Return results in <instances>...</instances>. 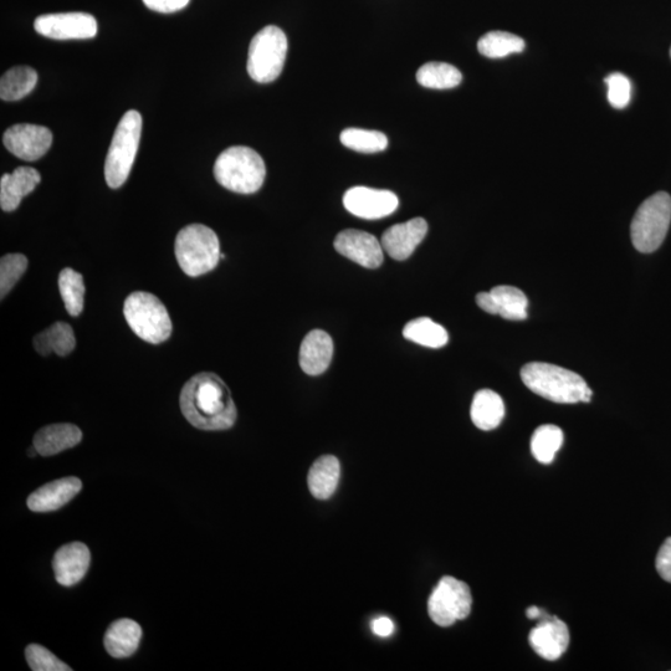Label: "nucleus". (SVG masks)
Returning a JSON list of instances; mask_svg holds the SVG:
<instances>
[{
    "instance_id": "58836bf2",
    "label": "nucleus",
    "mask_w": 671,
    "mask_h": 671,
    "mask_svg": "<svg viewBox=\"0 0 671 671\" xmlns=\"http://www.w3.org/2000/svg\"><path fill=\"white\" fill-rule=\"evenodd\" d=\"M476 304L479 305L481 310L488 312V314L498 315V310H496L495 301L490 293H480L476 295Z\"/></svg>"
},
{
    "instance_id": "9d476101",
    "label": "nucleus",
    "mask_w": 671,
    "mask_h": 671,
    "mask_svg": "<svg viewBox=\"0 0 671 671\" xmlns=\"http://www.w3.org/2000/svg\"><path fill=\"white\" fill-rule=\"evenodd\" d=\"M34 29L49 39L84 40L96 37L97 22L87 13L44 14L35 19Z\"/></svg>"
},
{
    "instance_id": "5701e85b",
    "label": "nucleus",
    "mask_w": 671,
    "mask_h": 671,
    "mask_svg": "<svg viewBox=\"0 0 671 671\" xmlns=\"http://www.w3.org/2000/svg\"><path fill=\"white\" fill-rule=\"evenodd\" d=\"M340 474V462L334 455H324L317 459L311 466L309 479H307L311 494L319 500L330 499L335 494Z\"/></svg>"
},
{
    "instance_id": "ddd939ff",
    "label": "nucleus",
    "mask_w": 671,
    "mask_h": 671,
    "mask_svg": "<svg viewBox=\"0 0 671 671\" xmlns=\"http://www.w3.org/2000/svg\"><path fill=\"white\" fill-rule=\"evenodd\" d=\"M335 249L345 258L367 269H377L383 263V247L370 233L361 230H343L335 239Z\"/></svg>"
},
{
    "instance_id": "2f4dec72",
    "label": "nucleus",
    "mask_w": 671,
    "mask_h": 671,
    "mask_svg": "<svg viewBox=\"0 0 671 671\" xmlns=\"http://www.w3.org/2000/svg\"><path fill=\"white\" fill-rule=\"evenodd\" d=\"M340 140L343 146L361 153H378L388 147V138L384 133L362 128H347L342 131Z\"/></svg>"
},
{
    "instance_id": "b1692460",
    "label": "nucleus",
    "mask_w": 671,
    "mask_h": 671,
    "mask_svg": "<svg viewBox=\"0 0 671 671\" xmlns=\"http://www.w3.org/2000/svg\"><path fill=\"white\" fill-rule=\"evenodd\" d=\"M76 338L73 329L65 322H56L48 330L35 336L34 347L40 355L49 356L55 352L60 357L68 356L74 351Z\"/></svg>"
},
{
    "instance_id": "0eeeda50",
    "label": "nucleus",
    "mask_w": 671,
    "mask_h": 671,
    "mask_svg": "<svg viewBox=\"0 0 671 671\" xmlns=\"http://www.w3.org/2000/svg\"><path fill=\"white\" fill-rule=\"evenodd\" d=\"M124 315L132 331L152 345L167 341L172 334L171 317L155 295L142 291L131 294L125 301Z\"/></svg>"
},
{
    "instance_id": "a19ab883",
    "label": "nucleus",
    "mask_w": 671,
    "mask_h": 671,
    "mask_svg": "<svg viewBox=\"0 0 671 671\" xmlns=\"http://www.w3.org/2000/svg\"><path fill=\"white\" fill-rule=\"evenodd\" d=\"M670 56H671V49H670Z\"/></svg>"
},
{
    "instance_id": "473e14b6",
    "label": "nucleus",
    "mask_w": 671,
    "mask_h": 671,
    "mask_svg": "<svg viewBox=\"0 0 671 671\" xmlns=\"http://www.w3.org/2000/svg\"><path fill=\"white\" fill-rule=\"evenodd\" d=\"M28 268L27 256L22 254L4 255L0 260V294L4 299Z\"/></svg>"
},
{
    "instance_id": "ea45409f",
    "label": "nucleus",
    "mask_w": 671,
    "mask_h": 671,
    "mask_svg": "<svg viewBox=\"0 0 671 671\" xmlns=\"http://www.w3.org/2000/svg\"><path fill=\"white\" fill-rule=\"evenodd\" d=\"M526 616L529 619H532V621H544V619L550 618V614H548L544 609H541L536 606H532L530 608H527L526 611Z\"/></svg>"
},
{
    "instance_id": "c85d7f7f",
    "label": "nucleus",
    "mask_w": 671,
    "mask_h": 671,
    "mask_svg": "<svg viewBox=\"0 0 671 671\" xmlns=\"http://www.w3.org/2000/svg\"><path fill=\"white\" fill-rule=\"evenodd\" d=\"M462 80V73L455 66L445 63L424 64L417 73L418 83L427 89H454Z\"/></svg>"
},
{
    "instance_id": "393cba45",
    "label": "nucleus",
    "mask_w": 671,
    "mask_h": 671,
    "mask_svg": "<svg viewBox=\"0 0 671 671\" xmlns=\"http://www.w3.org/2000/svg\"><path fill=\"white\" fill-rule=\"evenodd\" d=\"M38 74L29 66H15L0 80V97L3 101L13 102L24 99L35 89Z\"/></svg>"
},
{
    "instance_id": "bb28decb",
    "label": "nucleus",
    "mask_w": 671,
    "mask_h": 671,
    "mask_svg": "<svg viewBox=\"0 0 671 671\" xmlns=\"http://www.w3.org/2000/svg\"><path fill=\"white\" fill-rule=\"evenodd\" d=\"M403 336L409 341L429 348H442L449 341L447 330L437 322L430 320L429 317H419V319L408 322L404 326Z\"/></svg>"
},
{
    "instance_id": "e433bc0d",
    "label": "nucleus",
    "mask_w": 671,
    "mask_h": 671,
    "mask_svg": "<svg viewBox=\"0 0 671 671\" xmlns=\"http://www.w3.org/2000/svg\"><path fill=\"white\" fill-rule=\"evenodd\" d=\"M189 2L191 0H143L148 9L162 14L179 12L186 8Z\"/></svg>"
},
{
    "instance_id": "2eb2a0df",
    "label": "nucleus",
    "mask_w": 671,
    "mask_h": 671,
    "mask_svg": "<svg viewBox=\"0 0 671 671\" xmlns=\"http://www.w3.org/2000/svg\"><path fill=\"white\" fill-rule=\"evenodd\" d=\"M529 643L541 658L555 662L567 652L570 644L567 624L555 616L544 619L531 630Z\"/></svg>"
},
{
    "instance_id": "72a5a7b5",
    "label": "nucleus",
    "mask_w": 671,
    "mask_h": 671,
    "mask_svg": "<svg viewBox=\"0 0 671 671\" xmlns=\"http://www.w3.org/2000/svg\"><path fill=\"white\" fill-rule=\"evenodd\" d=\"M30 668L34 671H70L71 668L38 644H30L25 650Z\"/></svg>"
},
{
    "instance_id": "9b49d317",
    "label": "nucleus",
    "mask_w": 671,
    "mask_h": 671,
    "mask_svg": "<svg viewBox=\"0 0 671 671\" xmlns=\"http://www.w3.org/2000/svg\"><path fill=\"white\" fill-rule=\"evenodd\" d=\"M3 142L14 156L33 162L40 160L50 150L53 133L44 126L18 124L5 131Z\"/></svg>"
},
{
    "instance_id": "f8f14e48",
    "label": "nucleus",
    "mask_w": 671,
    "mask_h": 671,
    "mask_svg": "<svg viewBox=\"0 0 671 671\" xmlns=\"http://www.w3.org/2000/svg\"><path fill=\"white\" fill-rule=\"evenodd\" d=\"M345 208L358 218L375 220L396 212L399 201L396 194L383 189L353 187L343 196Z\"/></svg>"
},
{
    "instance_id": "f03ea898",
    "label": "nucleus",
    "mask_w": 671,
    "mask_h": 671,
    "mask_svg": "<svg viewBox=\"0 0 671 671\" xmlns=\"http://www.w3.org/2000/svg\"><path fill=\"white\" fill-rule=\"evenodd\" d=\"M521 379L537 396L555 403H589L593 396L592 389L580 375L550 363H527L522 367Z\"/></svg>"
},
{
    "instance_id": "f704fd0d",
    "label": "nucleus",
    "mask_w": 671,
    "mask_h": 671,
    "mask_svg": "<svg viewBox=\"0 0 671 671\" xmlns=\"http://www.w3.org/2000/svg\"><path fill=\"white\" fill-rule=\"evenodd\" d=\"M608 86V101L614 109L623 110L629 105L632 97V84L626 75L614 73L604 79Z\"/></svg>"
},
{
    "instance_id": "7c9ffc66",
    "label": "nucleus",
    "mask_w": 671,
    "mask_h": 671,
    "mask_svg": "<svg viewBox=\"0 0 671 671\" xmlns=\"http://www.w3.org/2000/svg\"><path fill=\"white\" fill-rule=\"evenodd\" d=\"M59 290L61 297L71 316H79L84 310L85 284L78 271L66 268L59 276Z\"/></svg>"
},
{
    "instance_id": "7ed1b4c3",
    "label": "nucleus",
    "mask_w": 671,
    "mask_h": 671,
    "mask_svg": "<svg viewBox=\"0 0 671 671\" xmlns=\"http://www.w3.org/2000/svg\"><path fill=\"white\" fill-rule=\"evenodd\" d=\"M214 177L220 186L239 194H253L263 187L266 167L253 148L234 146L220 153L214 165Z\"/></svg>"
},
{
    "instance_id": "20e7f679",
    "label": "nucleus",
    "mask_w": 671,
    "mask_h": 671,
    "mask_svg": "<svg viewBox=\"0 0 671 671\" xmlns=\"http://www.w3.org/2000/svg\"><path fill=\"white\" fill-rule=\"evenodd\" d=\"M142 133V116L131 110L122 116L105 161V178L112 189L124 186L136 160Z\"/></svg>"
},
{
    "instance_id": "aec40b11",
    "label": "nucleus",
    "mask_w": 671,
    "mask_h": 671,
    "mask_svg": "<svg viewBox=\"0 0 671 671\" xmlns=\"http://www.w3.org/2000/svg\"><path fill=\"white\" fill-rule=\"evenodd\" d=\"M83 439V433L74 424H53L40 429L34 437V448L43 457L59 454L76 447Z\"/></svg>"
},
{
    "instance_id": "f3484780",
    "label": "nucleus",
    "mask_w": 671,
    "mask_h": 671,
    "mask_svg": "<svg viewBox=\"0 0 671 671\" xmlns=\"http://www.w3.org/2000/svg\"><path fill=\"white\" fill-rule=\"evenodd\" d=\"M334 356V341L327 332L311 331L300 347L301 370L309 376H319L330 367Z\"/></svg>"
},
{
    "instance_id": "dca6fc26",
    "label": "nucleus",
    "mask_w": 671,
    "mask_h": 671,
    "mask_svg": "<svg viewBox=\"0 0 671 671\" xmlns=\"http://www.w3.org/2000/svg\"><path fill=\"white\" fill-rule=\"evenodd\" d=\"M90 557L89 548L80 542L61 547L53 561L56 581L65 587L79 583L89 570Z\"/></svg>"
},
{
    "instance_id": "a211bd4d",
    "label": "nucleus",
    "mask_w": 671,
    "mask_h": 671,
    "mask_svg": "<svg viewBox=\"0 0 671 671\" xmlns=\"http://www.w3.org/2000/svg\"><path fill=\"white\" fill-rule=\"evenodd\" d=\"M83 488V483L78 478L70 476L46 484L34 491L28 499V507L35 512H50L60 509L73 500Z\"/></svg>"
},
{
    "instance_id": "f257e3e1",
    "label": "nucleus",
    "mask_w": 671,
    "mask_h": 671,
    "mask_svg": "<svg viewBox=\"0 0 671 671\" xmlns=\"http://www.w3.org/2000/svg\"><path fill=\"white\" fill-rule=\"evenodd\" d=\"M181 409L188 422L202 430L229 429L237 420L232 393L214 373H199L184 384Z\"/></svg>"
},
{
    "instance_id": "39448f33",
    "label": "nucleus",
    "mask_w": 671,
    "mask_h": 671,
    "mask_svg": "<svg viewBox=\"0 0 671 671\" xmlns=\"http://www.w3.org/2000/svg\"><path fill=\"white\" fill-rule=\"evenodd\" d=\"M177 261L188 276L197 278L215 269L220 259L217 234L203 224H191L178 233L174 245Z\"/></svg>"
},
{
    "instance_id": "4c0bfd02",
    "label": "nucleus",
    "mask_w": 671,
    "mask_h": 671,
    "mask_svg": "<svg viewBox=\"0 0 671 671\" xmlns=\"http://www.w3.org/2000/svg\"><path fill=\"white\" fill-rule=\"evenodd\" d=\"M372 632L381 638L391 637L394 633V623L387 617H379L371 624Z\"/></svg>"
},
{
    "instance_id": "6ab92c4d",
    "label": "nucleus",
    "mask_w": 671,
    "mask_h": 671,
    "mask_svg": "<svg viewBox=\"0 0 671 671\" xmlns=\"http://www.w3.org/2000/svg\"><path fill=\"white\" fill-rule=\"evenodd\" d=\"M40 181L39 171L32 167H19L13 173L4 174L0 179V207L4 212H13Z\"/></svg>"
},
{
    "instance_id": "cd10ccee",
    "label": "nucleus",
    "mask_w": 671,
    "mask_h": 671,
    "mask_svg": "<svg viewBox=\"0 0 671 671\" xmlns=\"http://www.w3.org/2000/svg\"><path fill=\"white\" fill-rule=\"evenodd\" d=\"M562 429L557 425L545 424L535 430L531 438V453L537 462L551 464L563 444Z\"/></svg>"
},
{
    "instance_id": "4468645a",
    "label": "nucleus",
    "mask_w": 671,
    "mask_h": 671,
    "mask_svg": "<svg viewBox=\"0 0 671 671\" xmlns=\"http://www.w3.org/2000/svg\"><path fill=\"white\" fill-rule=\"evenodd\" d=\"M427 233L428 223L423 218H414L387 229L382 235L381 244L384 252L392 259L403 261L414 253Z\"/></svg>"
},
{
    "instance_id": "4be33fe9",
    "label": "nucleus",
    "mask_w": 671,
    "mask_h": 671,
    "mask_svg": "<svg viewBox=\"0 0 671 671\" xmlns=\"http://www.w3.org/2000/svg\"><path fill=\"white\" fill-rule=\"evenodd\" d=\"M470 416L476 428L481 430L498 428L505 417L503 398L490 389H481L474 396Z\"/></svg>"
},
{
    "instance_id": "6e6552de",
    "label": "nucleus",
    "mask_w": 671,
    "mask_h": 671,
    "mask_svg": "<svg viewBox=\"0 0 671 671\" xmlns=\"http://www.w3.org/2000/svg\"><path fill=\"white\" fill-rule=\"evenodd\" d=\"M288 54V38L275 25L261 29L249 46L248 73L256 83L269 84L279 78Z\"/></svg>"
},
{
    "instance_id": "412c9836",
    "label": "nucleus",
    "mask_w": 671,
    "mask_h": 671,
    "mask_svg": "<svg viewBox=\"0 0 671 671\" xmlns=\"http://www.w3.org/2000/svg\"><path fill=\"white\" fill-rule=\"evenodd\" d=\"M142 629L131 619H120L107 629L104 643L107 652L114 658L131 657L140 645Z\"/></svg>"
},
{
    "instance_id": "a878e982",
    "label": "nucleus",
    "mask_w": 671,
    "mask_h": 671,
    "mask_svg": "<svg viewBox=\"0 0 671 671\" xmlns=\"http://www.w3.org/2000/svg\"><path fill=\"white\" fill-rule=\"evenodd\" d=\"M495 301L498 315L509 321H522L527 319V306L529 300L520 289L514 286H496L490 291Z\"/></svg>"
},
{
    "instance_id": "423d86ee",
    "label": "nucleus",
    "mask_w": 671,
    "mask_h": 671,
    "mask_svg": "<svg viewBox=\"0 0 671 671\" xmlns=\"http://www.w3.org/2000/svg\"><path fill=\"white\" fill-rule=\"evenodd\" d=\"M671 222V197L659 192L642 203L630 225V237L640 253L655 252L667 237Z\"/></svg>"
},
{
    "instance_id": "c756f323",
    "label": "nucleus",
    "mask_w": 671,
    "mask_h": 671,
    "mask_svg": "<svg viewBox=\"0 0 671 671\" xmlns=\"http://www.w3.org/2000/svg\"><path fill=\"white\" fill-rule=\"evenodd\" d=\"M524 39L506 32H490L481 37L478 50L481 55L490 59L506 58L511 54H519L525 50Z\"/></svg>"
},
{
    "instance_id": "c9c22d12",
    "label": "nucleus",
    "mask_w": 671,
    "mask_h": 671,
    "mask_svg": "<svg viewBox=\"0 0 671 671\" xmlns=\"http://www.w3.org/2000/svg\"><path fill=\"white\" fill-rule=\"evenodd\" d=\"M655 567H657L660 577L671 583V537L665 540L663 546L660 547Z\"/></svg>"
},
{
    "instance_id": "1a4fd4ad",
    "label": "nucleus",
    "mask_w": 671,
    "mask_h": 671,
    "mask_svg": "<svg viewBox=\"0 0 671 671\" xmlns=\"http://www.w3.org/2000/svg\"><path fill=\"white\" fill-rule=\"evenodd\" d=\"M473 606V596L465 582L445 576L434 588L428 601L430 619L439 627H450L468 618Z\"/></svg>"
}]
</instances>
